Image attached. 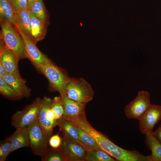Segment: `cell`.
<instances>
[{"label": "cell", "mask_w": 161, "mask_h": 161, "mask_svg": "<svg viewBox=\"0 0 161 161\" xmlns=\"http://www.w3.org/2000/svg\"><path fill=\"white\" fill-rule=\"evenodd\" d=\"M52 100L45 96L41 99V106L37 119L44 134L48 140L52 135L53 129L57 126V120L52 110Z\"/></svg>", "instance_id": "8992f818"}, {"label": "cell", "mask_w": 161, "mask_h": 161, "mask_svg": "<svg viewBox=\"0 0 161 161\" xmlns=\"http://www.w3.org/2000/svg\"><path fill=\"white\" fill-rule=\"evenodd\" d=\"M62 142V139L59 134L51 136L48 139V143L51 148H58L61 146Z\"/></svg>", "instance_id": "f1b7e54d"}, {"label": "cell", "mask_w": 161, "mask_h": 161, "mask_svg": "<svg viewBox=\"0 0 161 161\" xmlns=\"http://www.w3.org/2000/svg\"><path fill=\"white\" fill-rule=\"evenodd\" d=\"M7 73L3 64L0 62V77H3Z\"/></svg>", "instance_id": "4dcf8cb0"}, {"label": "cell", "mask_w": 161, "mask_h": 161, "mask_svg": "<svg viewBox=\"0 0 161 161\" xmlns=\"http://www.w3.org/2000/svg\"><path fill=\"white\" fill-rule=\"evenodd\" d=\"M20 58L14 52L0 44V62L7 73L19 74L18 63Z\"/></svg>", "instance_id": "7c38bea8"}, {"label": "cell", "mask_w": 161, "mask_h": 161, "mask_svg": "<svg viewBox=\"0 0 161 161\" xmlns=\"http://www.w3.org/2000/svg\"><path fill=\"white\" fill-rule=\"evenodd\" d=\"M15 28L22 38L27 58L36 68L45 64L50 59L38 49L36 44L23 32L19 27L16 25Z\"/></svg>", "instance_id": "30bf717a"}, {"label": "cell", "mask_w": 161, "mask_h": 161, "mask_svg": "<svg viewBox=\"0 0 161 161\" xmlns=\"http://www.w3.org/2000/svg\"><path fill=\"white\" fill-rule=\"evenodd\" d=\"M36 68L48 79L50 90L58 92L60 96L65 95L66 86L71 78L66 70L56 65L50 59Z\"/></svg>", "instance_id": "7a4b0ae2"}, {"label": "cell", "mask_w": 161, "mask_h": 161, "mask_svg": "<svg viewBox=\"0 0 161 161\" xmlns=\"http://www.w3.org/2000/svg\"><path fill=\"white\" fill-rule=\"evenodd\" d=\"M94 93L91 85L83 78H71L65 94L69 98L78 103L86 104L92 100Z\"/></svg>", "instance_id": "277c9868"}, {"label": "cell", "mask_w": 161, "mask_h": 161, "mask_svg": "<svg viewBox=\"0 0 161 161\" xmlns=\"http://www.w3.org/2000/svg\"><path fill=\"white\" fill-rule=\"evenodd\" d=\"M37 18L48 25L49 24V16L43 0H36L28 8Z\"/></svg>", "instance_id": "44dd1931"}, {"label": "cell", "mask_w": 161, "mask_h": 161, "mask_svg": "<svg viewBox=\"0 0 161 161\" xmlns=\"http://www.w3.org/2000/svg\"><path fill=\"white\" fill-rule=\"evenodd\" d=\"M57 126L59 127L64 138L81 145L77 129L63 116L57 120Z\"/></svg>", "instance_id": "e0dca14e"}, {"label": "cell", "mask_w": 161, "mask_h": 161, "mask_svg": "<svg viewBox=\"0 0 161 161\" xmlns=\"http://www.w3.org/2000/svg\"><path fill=\"white\" fill-rule=\"evenodd\" d=\"M41 157L42 161H66L64 156L59 148H48Z\"/></svg>", "instance_id": "d4e9b609"}, {"label": "cell", "mask_w": 161, "mask_h": 161, "mask_svg": "<svg viewBox=\"0 0 161 161\" xmlns=\"http://www.w3.org/2000/svg\"><path fill=\"white\" fill-rule=\"evenodd\" d=\"M51 108L55 114L56 120H58L63 116L64 110L61 102L60 96L55 97L52 100Z\"/></svg>", "instance_id": "4316f807"}, {"label": "cell", "mask_w": 161, "mask_h": 161, "mask_svg": "<svg viewBox=\"0 0 161 161\" xmlns=\"http://www.w3.org/2000/svg\"><path fill=\"white\" fill-rule=\"evenodd\" d=\"M0 21L7 22L15 27L16 12L8 0H0Z\"/></svg>", "instance_id": "ffe728a7"}, {"label": "cell", "mask_w": 161, "mask_h": 161, "mask_svg": "<svg viewBox=\"0 0 161 161\" xmlns=\"http://www.w3.org/2000/svg\"><path fill=\"white\" fill-rule=\"evenodd\" d=\"M153 133L161 143V123Z\"/></svg>", "instance_id": "f546056e"}, {"label": "cell", "mask_w": 161, "mask_h": 161, "mask_svg": "<svg viewBox=\"0 0 161 161\" xmlns=\"http://www.w3.org/2000/svg\"><path fill=\"white\" fill-rule=\"evenodd\" d=\"M150 94L146 91H139L135 98L125 108L127 117L138 120L151 105Z\"/></svg>", "instance_id": "ba28073f"}, {"label": "cell", "mask_w": 161, "mask_h": 161, "mask_svg": "<svg viewBox=\"0 0 161 161\" xmlns=\"http://www.w3.org/2000/svg\"><path fill=\"white\" fill-rule=\"evenodd\" d=\"M0 21V44L14 52L20 59L27 58L23 40L16 28L7 22Z\"/></svg>", "instance_id": "3957f363"}, {"label": "cell", "mask_w": 161, "mask_h": 161, "mask_svg": "<svg viewBox=\"0 0 161 161\" xmlns=\"http://www.w3.org/2000/svg\"><path fill=\"white\" fill-rule=\"evenodd\" d=\"M29 12L32 35L33 41L36 44L44 38L48 25Z\"/></svg>", "instance_id": "2e32d148"}, {"label": "cell", "mask_w": 161, "mask_h": 161, "mask_svg": "<svg viewBox=\"0 0 161 161\" xmlns=\"http://www.w3.org/2000/svg\"><path fill=\"white\" fill-rule=\"evenodd\" d=\"M138 120L142 134H146L153 131L154 126L161 120V106L151 104Z\"/></svg>", "instance_id": "9c48e42d"}, {"label": "cell", "mask_w": 161, "mask_h": 161, "mask_svg": "<svg viewBox=\"0 0 161 161\" xmlns=\"http://www.w3.org/2000/svg\"><path fill=\"white\" fill-rule=\"evenodd\" d=\"M16 25L19 27L23 32L33 42L31 34L29 10L24 9L16 12Z\"/></svg>", "instance_id": "d6986e66"}, {"label": "cell", "mask_w": 161, "mask_h": 161, "mask_svg": "<svg viewBox=\"0 0 161 161\" xmlns=\"http://www.w3.org/2000/svg\"><path fill=\"white\" fill-rule=\"evenodd\" d=\"M145 135V143L151 151V161H161V143L155 136L153 131Z\"/></svg>", "instance_id": "ac0fdd59"}, {"label": "cell", "mask_w": 161, "mask_h": 161, "mask_svg": "<svg viewBox=\"0 0 161 161\" xmlns=\"http://www.w3.org/2000/svg\"><path fill=\"white\" fill-rule=\"evenodd\" d=\"M60 96L61 102L64 108V117L65 118H76L85 114L86 104L76 102L66 95Z\"/></svg>", "instance_id": "4fadbf2b"}, {"label": "cell", "mask_w": 161, "mask_h": 161, "mask_svg": "<svg viewBox=\"0 0 161 161\" xmlns=\"http://www.w3.org/2000/svg\"><path fill=\"white\" fill-rule=\"evenodd\" d=\"M0 92L2 95L11 100H16L22 98L3 77H0Z\"/></svg>", "instance_id": "603a6c76"}, {"label": "cell", "mask_w": 161, "mask_h": 161, "mask_svg": "<svg viewBox=\"0 0 161 161\" xmlns=\"http://www.w3.org/2000/svg\"><path fill=\"white\" fill-rule=\"evenodd\" d=\"M59 148L66 161H85L87 151L79 143L67 140L63 137Z\"/></svg>", "instance_id": "8fae6325"}, {"label": "cell", "mask_w": 161, "mask_h": 161, "mask_svg": "<svg viewBox=\"0 0 161 161\" xmlns=\"http://www.w3.org/2000/svg\"><path fill=\"white\" fill-rule=\"evenodd\" d=\"M65 119L74 126L81 129L91 136L102 150L113 158H117L122 154L123 148L112 142L107 136L94 129L87 120L86 114L78 118Z\"/></svg>", "instance_id": "6da1fadb"}, {"label": "cell", "mask_w": 161, "mask_h": 161, "mask_svg": "<svg viewBox=\"0 0 161 161\" xmlns=\"http://www.w3.org/2000/svg\"><path fill=\"white\" fill-rule=\"evenodd\" d=\"M16 129L15 132L8 137L12 145L11 153L19 148L30 146L27 127Z\"/></svg>", "instance_id": "9a60e30c"}, {"label": "cell", "mask_w": 161, "mask_h": 161, "mask_svg": "<svg viewBox=\"0 0 161 161\" xmlns=\"http://www.w3.org/2000/svg\"><path fill=\"white\" fill-rule=\"evenodd\" d=\"M3 77L22 98L28 97L31 95L30 89L26 86L25 80L21 77L20 74L7 73Z\"/></svg>", "instance_id": "5bb4252c"}, {"label": "cell", "mask_w": 161, "mask_h": 161, "mask_svg": "<svg viewBox=\"0 0 161 161\" xmlns=\"http://www.w3.org/2000/svg\"><path fill=\"white\" fill-rule=\"evenodd\" d=\"M31 150L35 155L41 156L48 148V140L45 136L37 119L27 127Z\"/></svg>", "instance_id": "52a82bcc"}, {"label": "cell", "mask_w": 161, "mask_h": 161, "mask_svg": "<svg viewBox=\"0 0 161 161\" xmlns=\"http://www.w3.org/2000/svg\"><path fill=\"white\" fill-rule=\"evenodd\" d=\"M85 161H116L115 159L101 150L87 151Z\"/></svg>", "instance_id": "cb8c5ba5"}, {"label": "cell", "mask_w": 161, "mask_h": 161, "mask_svg": "<svg viewBox=\"0 0 161 161\" xmlns=\"http://www.w3.org/2000/svg\"><path fill=\"white\" fill-rule=\"evenodd\" d=\"M75 127L78 131L81 145L87 151L101 150L91 136L81 129Z\"/></svg>", "instance_id": "7402d4cb"}, {"label": "cell", "mask_w": 161, "mask_h": 161, "mask_svg": "<svg viewBox=\"0 0 161 161\" xmlns=\"http://www.w3.org/2000/svg\"><path fill=\"white\" fill-rule=\"evenodd\" d=\"M16 13L25 9H28L27 0H8Z\"/></svg>", "instance_id": "83f0119b"}, {"label": "cell", "mask_w": 161, "mask_h": 161, "mask_svg": "<svg viewBox=\"0 0 161 161\" xmlns=\"http://www.w3.org/2000/svg\"><path fill=\"white\" fill-rule=\"evenodd\" d=\"M41 106V99L36 98L30 104L12 116L11 124L16 129L24 127L33 123L38 118Z\"/></svg>", "instance_id": "5b68a950"}, {"label": "cell", "mask_w": 161, "mask_h": 161, "mask_svg": "<svg viewBox=\"0 0 161 161\" xmlns=\"http://www.w3.org/2000/svg\"><path fill=\"white\" fill-rule=\"evenodd\" d=\"M36 0H27L28 8L35 2Z\"/></svg>", "instance_id": "1f68e13d"}, {"label": "cell", "mask_w": 161, "mask_h": 161, "mask_svg": "<svg viewBox=\"0 0 161 161\" xmlns=\"http://www.w3.org/2000/svg\"><path fill=\"white\" fill-rule=\"evenodd\" d=\"M12 145L10 141L7 137L1 141L0 143V161H5L8 156L11 153Z\"/></svg>", "instance_id": "484cf974"}]
</instances>
